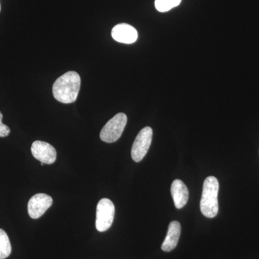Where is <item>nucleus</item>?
Returning <instances> with one entry per match:
<instances>
[{
    "instance_id": "nucleus-4",
    "label": "nucleus",
    "mask_w": 259,
    "mask_h": 259,
    "mask_svg": "<svg viewBox=\"0 0 259 259\" xmlns=\"http://www.w3.org/2000/svg\"><path fill=\"white\" fill-rule=\"evenodd\" d=\"M115 212V205L110 199L103 198L98 202L95 223L97 231L105 232L112 226Z\"/></svg>"
},
{
    "instance_id": "nucleus-1",
    "label": "nucleus",
    "mask_w": 259,
    "mask_h": 259,
    "mask_svg": "<svg viewBox=\"0 0 259 259\" xmlns=\"http://www.w3.org/2000/svg\"><path fill=\"white\" fill-rule=\"evenodd\" d=\"M81 87V78L76 71H68L56 80L53 95L57 101L64 104L76 101Z\"/></svg>"
},
{
    "instance_id": "nucleus-6",
    "label": "nucleus",
    "mask_w": 259,
    "mask_h": 259,
    "mask_svg": "<svg viewBox=\"0 0 259 259\" xmlns=\"http://www.w3.org/2000/svg\"><path fill=\"white\" fill-rule=\"evenodd\" d=\"M53 204V199L46 194H37L32 196L28 204V212L32 219H37L41 217L51 207Z\"/></svg>"
},
{
    "instance_id": "nucleus-8",
    "label": "nucleus",
    "mask_w": 259,
    "mask_h": 259,
    "mask_svg": "<svg viewBox=\"0 0 259 259\" xmlns=\"http://www.w3.org/2000/svg\"><path fill=\"white\" fill-rule=\"evenodd\" d=\"M112 37L114 40L122 44H134L137 40L139 34L137 30L131 25L126 23L118 24L112 30Z\"/></svg>"
},
{
    "instance_id": "nucleus-14",
    "label": "nucleus",
    "mask_w": 259,
    "mask_h": 259,
    "mask_svg": "<svg viewBox=\"0 0 259 259\" xmlns=\"http://www.w3.org/2000/svg\"><path fill=\"white\" fill-rule=\"evenodd\" d=\"M0 10H1V6H0Z\"/></svg>"
},
{
    "instance_id": "nucleus-3",
    "label": "nucleus",
    "mask_w": 259,
    "mask_h": 259,
    "mask_svg": "<svg viewBox=\"0 0 259 259\" xmlns=\"http://www.w3.org/2000/svg\"><path fill=\"white\" fill-rule=\"evenodd\" d=\"M127 121V117L125 114H117L104 126L100 132V139L104 142L109 144L115 142L122 136Z\"/></svg>"
},
{
    "instance_id": "nucleus-9",
    "label": "nucleus",
    "mask_w": 259,
    "mask_h": 259,
    "mask_svg": "<svg viewBox=\"0 0 259 259\" xmlns=\"http://www.w3.org/2000/svg\"><path fill=\"white\" fill-rule=\"evenodd\" d=\"M171 192L175 207L177 209H182L188 202L189 190L187 186L182 181L176 180L172 182Z\"/></svg>"
},
{
    "instance_id": "nucleus-7",
    "label": "nucleus",
    "mask_w": 259,
    "mask_h": 259,
    "mask_svg": "<svg viewBox=\"0 0 259 259\" xmlns=\"http://www.w3.org/2000/svg\"><path fill=\"white\" fill-rule=\"evenodd\" d=\"M31 152L34 158L46 164H52L57 157L55 148L44 141H36L32 143Z\"/></svg>"
},
{
    "instance_id": "nucleus-12",
    "label": "nucleus",
    "mask_w": 259,
    "mask_h": 259,
    "mask_svg": "<svg viewBox=\"0 0 259 259\" xmlns=\"http://www.w3.org/2000/svg\"><path fill=\"white\" fill-rule=\"evenodd\" d=\"M182 0H155V7L158 12L165 13L180 5Z\"/></svg>"
},
{
    "instance_id": "nucleus-2",
    "label": "nucleus",
    "mask_w": 259,
    "mask_h": 259,
    "mask_svg": "<svg viewBox=\"0 0 259 259\" xmlns=\"http://www.w3.org/2000/svg\"><path fill=\"white\" fill-rule=\"evenodd\" d=\"M219 182L214 177H209L204 182L203 190L200 201V210L203 215L213 218L217 215Z\"/></svg>"
},
{
    "instance_id": "nucleus-5",
    "label": "nucleus",
    "mask_w": 259,
    "mask_h": 259,
    "mask_svg": "<svg viewBox=\"0 0 259 259\" xmlns=\"http://www.w3.org/2000/svg\"><path fill=\"white\" fill-rule=\"evenodd\" d=\"M152 138L153 131L151 127H146L140 131L131 149V156L134 161H142L143 158L146 156L151 146Z\"/></svg>"
},
{
    "instance_id": "nucleus-13",
    "label": "nucleus",
    "mask_w": 259,
    "mask_h": 259,
    "mask_svg": "<svg viewBox=\"0 0 259 259\" xmlns=\"http://www.w3.org/2000/svg\"><path fill=\"white\" fill-rule=\"evenodd\" d=\"M3 115L0 112V137H7L10 134V129L8 126L3 123Z\"/></svg>"
},
{
    "instance_id": "nucleus-10",
    "label": "nucleus",
    "mask_w": 259,
    "mask_h": 259,
    "mask_svg": "<svg viewBox=\"0 0 259 259\" xmlns=\"http://www.w3.org/2000/svg\"><path fill=\"white\" fill-rule=\"evenodd\" d=\"M181 234V225L178 221H172L168 226L166 238L161 245V249L170 252L176 248Z\"/></svg>"
},
{
    "instance_id": "nucleus-11",
    "label": "nucleus",
    "mask_w": 259,
    "mask_h": 259,
    "mask_svg": "<svg viewBox=\"0 0 259 259\" xmlns=\"http://www.w3.org/2000/svg\"><path fill=\"white\" fill-rule=\"evenodd\" d=\"M12 251L11 243L6 232L0 229V259L8 258Z\"/></svg>"
}]
</instances>
